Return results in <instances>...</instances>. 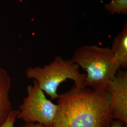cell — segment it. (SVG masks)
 I'll use <instances>...</instances> for the list:
<instances>
[{
  "instance_id": "obj_11",
  "label": "cell",
  "mask_w": 127,
  "mask_h": 127,
  "mask_svg": "<svg viewBox=\"0 0 127 127\" xmlns=\"http://www.w3.org/2000/svg\"><path fill=\"white\" fill-rule=\"evenodd\" d=\"M20 127H46L39 123H26L25 125Z\"/></svg>"
},
{
  "instance_id": "obj_5",
  "label": "cell",
  "mask_w": 127,
  "mask_h": 127,
  "mask_svg": "<svg viewBox=\"0 0 127 127\" xmlns=\"http://www.w3.org/2000/svg\"><path fill=\"white\" fill-rule=\"evenodd\" d=\"M106 89L111 97L112 118L127 124V70L119 69Z\"/></svg>"
},
{
  "instance_id": "obj_9",
  "label": "cell",
  "mask_w": 127,
  "mask_h": 127,
  "mask_svg": "<svg viewBox=\"0 0 127 127\" xmlns=\"http://www.w3.org/2000/svg\"><path fill=\"white\" fill-rule=\"evenodd\" d=\"M18 113V110H12L5 122L2 125L0 126V127H14V124L16 123Z\"/></svg>"
},
{
  "instance_id": "obj_7",
  "label": "cell",
  "mask_w": 127,
  "mask_h": 127,
  "mask_svg": "<svg viewBox=\"0 0 127 127\" xmlns=\"http://www.w3.org/2000/svg\"><path fill=\"white\" fill-rule=\"evenodd\" d=\"M114 53L120 68H127V23L122 32L114 39L113 45L110 48Z\"/></svg>"
},
{
  "instance_id": "obj_4",
  "label": "cell",
  "mask_w": 127,
  "mask_h": 127,
  "mask_svg": "<svg viewBox=\"0 0 127 127\" xmlns=\"http://www.w3.org/2000/svg\"><path fill=\"white\" fill-rule=\"evenodd\" d=\"M27 95L19 108L17 118L26 123H39L52 127L58 110V105L47 98L37 82L27 88Z\"/></svg>"
},
{
  "instance_id": "obj_1",
  "label": "cell",
  "mask_w": 127,
  "mask_h": 127,
  "mask_svg": "<svg viewBox=\"0 0 127 127\" xmlns=\"http://www.w3.org/2000/svg\"><path fill=\"white\" fill-rule=\"evenodd\" d=\"M111 101L107 89L73 86L59 94L52 127H109L114 121Z\"/></svg>"
},
{
  "instance_id": "obj_2",
  "label": "cell",
  "mask_w": 127,
  "mask_h": 127,
  "mask_svg": "<svg viewBox=\"0 0 127 127\" xmlns=\"http://www.w3.org/2000/svg\"><path fill=\"white\" fill-rule=\"evenodd\" d=\"M71 59L86 72L84 87L106 89L120 67L109 47L83 46L77 49Z\"/></svg>"
},
{
  "instance_id": "obj_8",
  "label": "cell",
  "mask_w": 127,
  "mask_h": 127,
  "mask_svg": "<svg viewBox=\"0 0 127 127\" xmlns=\"http://www.w3.org/2000/svg\"><path fill=\"white\" fill-rule=\"evenodd\" d=\"M104 7L110 13L127 14V0H112L109 3L105 4Z\"/></svg>"
},
{
  "instance_id": "obj_6",
  "label": "cell",
  "mask_w": 127,
  "mask_h": 127,
  "mask_svg": "<svg viewBox=\"0 0 127 127\" xmlns=\"http://www.w3.org/2000/svg\"><path fill=\"white\" fill-rule=\"evenodd\" d=\"M10 89V77L5 69L0 67V126L5 122L12 110L9 98Z\"/></svg>"
},
{
  "instance_id": "obj_3",
  "label": "cell",
  "mask_w": 127,
  "mask_h": 127,
  "mask_svg": "<svg viewBox=\"0 0 127 127\" xmlns=\"http://www.w3.org/2000/svg\"><path fill=\"white\" fill-rule=\"evenodd\" d=\"M79 68L72 59H64L60 56H57L51 63L43 67H28L26 74L28 78L35 81L42 91L53 100L59 98V94L57 93L59 86L67 79L73 80L74 86L77 88H85L86 74L80 73Z\"/></svg>"
},
{
  "instance_id": "obj_10",
  "label": "cell",
  "mask_w": 127,
  "mask_h": 127,
  "mask_svg": "<svg viewBox=\"0 0 127 127\" xmlns=\"http://www.w3.org/2000/svg\"><path fill=\"white\" fill-rule=\"evenodd\" d=\"M127 124L119 120L113 121L109 127H127Z\"/></svg>"
}]
</instances>
